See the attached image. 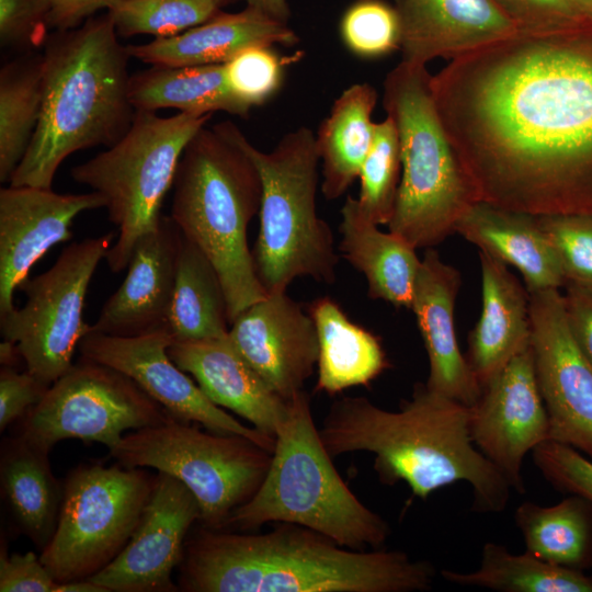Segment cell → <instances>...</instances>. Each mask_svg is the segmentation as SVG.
<instances>
[{"label": "cell", "mask_w": 592, "mask_h": 592, "mask_svg": "<svg viewBox=\"0 0 592 592\" xmlns=\"http://www.w3.org/2000/svg\"><path fill=\"white\" fill-rule=\"evenodd\" d=\"M430 87L480 201L592 212V23L519 31L449 60Z\"/></svg>", "instance_id": "6da1fadb"}, {"label": "cell", "mask_w": 592, "mask_h": 592, "mask_svg": "<svg viewBox=\"0 0 592 592\" xmlns=\"http://www.w3.org/2000/svg\"><path fill=\"white\" fill-rule=\"evenodd\" d=\"M180 565L179 589L189 592H419L436 573L403 551L346 548L291 523L262 534L205 526Z\"/></svg>", "instance_id": "7a4b0ae2"}, {"label": "cell", "mask_w": 592, "mask_h": 592, "mask_svg": "<svg viewBox=\"0 0 592 592\" xmlns=\"http://www.w3.org/2000/svg\"><path fill=\"white\" fill-rule=\"evenodd\" d=\"M470 413V407L418 383L397 411L382 409L365 397L335 400L319 434L332 458L372 453L382 483L402 481L425 500L442 487L464 481L471 487L474 510L501 512L512 487L474 444Z\"/></svg>", "instance_id": "3957f363"}, {"label": "cell", "mask_w": 592, "mask_h": 592, "mask_svg": "<svg viewBox=\"0 0 592 592\" xmlns=\"http://www.w3.org/2000/svg\"><path fill=\"white\" fill-rule=\"evenodd\" d=\"M43 58L39 121L10 185L52 189L66 158L113 146L136 113L128 96L130 56L107 12L48 35Z\"/></svg>", "instance_id": "277c9868"}, {"label": "cell", "mask_w": 592, "mask_h": 592, "mask_svg": "<svg viewBox=\"0 0 592 592\" xmlns=\"http://www.w3.org/2000/svg\"><path fill=\"white\" fill-rule=\"evenodd\" d=\"M232 122L202 127L189 141L173 183L171 219L215 266L227 299L229 323L267 294L248 246L259 214L260 173Z\"/></svg>", "instance_id": "5b68a950"}, {"label": "cell", "mask_w": 592, "mask_h": 592, "mask_svg": "<svg viewBox=\"0 0 592 592\" xmlns=\"http://www.w3.org/2000/svg\"><path fill=\"white\" fill-rule=\"evenodd\" d=\"M269 522L300 525L356 550L377 549L390 535L388 523L337 471L304 390L288 400L262 483L231 512L225 527L251 531Z\"/></svg>", "instance_id": "8992f818"}, {"label": "cell", "mask_w": 592, "mask_h": 592, "mask_svg": "<svg viewBox=\"0 0 592 592\" xmlns=\"http://www.w3.org/2000/svg\"><path fill=\"white\" fill-rule=\"evenodd\" d=\"M426 66L400 61L385 78L383 104L397 127L401 177L389 232L433 248L480 201L436 112Z\"/></svg>", "instance_id": "52a82bcc"}, {"label": "cell", "mask_w": 592, "mask_h": 592, "mask_svg": "<svg viewBox=\"0 0 592 592\" xmlns=\"http://www.w3.org/2000/svg\"><path fill=\"white\" fill-rule=\"evenodd\" d=\"M239 139L262 182L260 228L252 250L257 276L266 294L286 292L297 277L332 284L339 255L330 226L318 216L316 134L300 126L269 152Z\"/></svg>", "instance_id": "ba28073f"}, {"label": "cell", "mask_w": 592, "mask_h": 592, "mask_svg": "<svg viewBox=\"0 0 592 592\" xmlns=\"http://www.w3.org/2000/svg\"><path fill=\"white\" fill-rule=\"evenodd\" d=\"M212 116L136 111L117 143L71 169L73 181L105 198L109 220L118 230L105 257L112 272L125 270L136 242L160 225L183 151Z\"/></svg>", "instance_id": "9c48e42d"}, {"label": "cell", "mask_w": 592, "mask_h": 592, "mask_svg": "<svg viewBox=\"0 0 592 592\" xmlns=\"http://www.w3.org/2000/svg\"><path fill=\"white\" fill-rule=\"evenodd\" d=\"M125 467H151L184 483L204 526L223 530L262 483L272 452L238 434L203 432L173 417L125 434L110 449Z\"/></svg>", "instance_id": "30bf717a"}, {"label": "cell", "mask_w": 592, "mask_h": 592, "mask_svg": "<svg viewBox=\"0 0 592 592\" xmlns=\"http://www.w3.org/2000/svg\"><path fill=\"white\" fill-rule=\"evenodd\" d=\"M140 467L83 465L62 485L55 533L39 559L59 582L89 580L125 547L151 496Z\"/></svg>", "instance_id": "8fae6325"}, {"label": "cell", "mask_w": 592, "mask_h": 592, "mask_svg": "<svg viewBox=\"0 0 592 592\" xmlns=\"http://www.w3.org/2000/svg\"><path fill=\"white\" fill-rule=\"evenodd\" d=\"M114 237L111 231L67 246L52 267L19 285L24 306L0 315L2 339L16 345L26 369L48 386L72 366L91 329L83 319L87 292Z\"/></svg>", "instance_id": "7c38bea8"}, {"label": "cell", "mask_w": 592, "mask_h": 592, "mask_svg": "<svg viewBox=\"0 0 592 592\" xmlns=\"http://www.w3.org/2000/svg\"><path fill=\"white\" fill-rule=\"evenodd\" d=\"M171 417L132 378L104 364L81 357L20 419L19 435L50 451L69 439L115 447L127 430Z\"/></svg>", "instance_id": "4fadbf2b"}, {"label": "cell", "mask_w": 592, "mask_h": 592, "mask_svg": "<svg viewBox=\"0 0 592 592\" xmlns=\"http://www.w3.org/2000/svg\"><path fill=\"white\" fill-rule=\"evenodd\" d=\"M531 348L549 440L592 459V365L569 329L559 289L530 293Z\"/></svg>", "instance_id": "5bb4252c"}, {"label": "cell", "mask_w": 592, "mask_h": 592, "mask_svg": "<svg viewBox=\"0 0 592 592\" xmlns=\"http://www.w3.org/2000/svg\"><path fill=\"white\" fill-rule=\"evenodd\" d=\"M173 341L168 328L134 337L90 330L78 350L81 357L127 375L174 419L201 423L210 432L242 435L273 453L274 437L225 412L171 360L168 349Z\"/></svg>", "instance_id": "9a60e30c"}, {"label": "cell", "mask_w": 592, "mask_h": 592, "mask_svg": "<svg viewBox=\"0 0 592 592\" xmlns=\"http://www.w3.org/2000/svg\"><path fill=\"white\" fill-rule=\"evenodd\" d=\"M470 409L474 444L513 490L524 493V458L549 440V418L537 384L531 343L482 388Z\"/></svg>", "instance_id": "2e32d148"}, {"label": "cell", "mask_w": 592, "mask_h": 592, "mask_svg": "<svg viewBox=\"0 0 592 592\" xmlns=\"http://www.w3.org/2000/svg\"><path fill=\"white\" fill-rule=\"evenodd\" d=\"M201 520L198 502L177 478L158 473L139 522L122 551L89 581L106 592H173L171 574L186 536Z\"/></svg>", "instance_id": "e0dca14e"}, {"label": "cell", "mask_w": 592, "mask_h": 592, "mask_svg": "<svg viewBox=\"0 0 592 592\" xmlns=\"http://www.w3.org/2000/svg\"><path fill=\"white\" fill-rule=\"evenodd\" d=\"M105 205L94 191L59 194L29 185L0 190V315L14 308V291L31 267L52 247L72 237L73 219Z\"/></svg>", "instance_id": "ac0fdd59"}, {"label": "cell", "mask_w": 592, "mask_h": 592, "mask_svg": "<svg viewBox=\"0 0 592 592\" xmlns=\"http://www.w3.org/2000/svg\"><path fill=\"white\" fill-rule=\"evenodd\" d=\"M239 353L285 400L303 390L318 363L315 322L286 292L267 294L230 323Z\"/></svg>", "instance_id": "d6986e66"}, {"label": "cell", "mask_w": 592, "mask_h": 592, "mask_svg": "<svg viewBox=\"0 0 592 592\" xmlns=\"http://www.w3.org/2000/svg\"><path fill=\"white\" fill-rule=\"evenodd\" d=\"M182 232L171 217L135 244L127 274L103 305L91 331L134 337L168 328Z\"/></svg>", "instance_id": "ffe728a7"}, {"label": "cell", "mask_w": 592, "mask_h": 592, "mask_svg": "<svg viewBox=\"0 0 592 592\" xmlns=\"http://www.w3.org/2000/svg\"><path fill=\"white\" fill-rule=\"evenodd\" d=\"M460 273L428 248L417 274L410 309L429 360L426 387L473 407L482 388L460 352L455 329V303Z\"/></svg>", "instance_id": "44dd1931"}, {"label": "cell", "mask_w": 592, "mask_h": 592, "mask_svg": "<svg viewBox=\"0 0 592 592\" xmlns=\"http://www.w3.org/2000/svg\"><path fill=\"white\" fill-rule=\"evenodd\" d=\"M402 61L453 60L519 32L493 0H398Z\"/></svg>", "instance_id": "7402d4cb"}, {"label": "cell", "mask_w": 592, "mask_h": 592, "mask_svg": "<svg viewBox=\"0 0 592 592\" xmlns=\"http://www.w3.org/2000/svg\"><path fill=\"white\" fill-rule=\"evenodd\" d=\"M171 360L191 375L203 392L275 439L288 412V401L273 391L235 348L229 337L173 341Z\"/></svg>", "instance_id": "603a6c76"}, {"label": "cell", "mask_w": 592, "mask_h": 592, "mask_svg": "<svg viewBox=\"0 0 592 592\" xmlns=\"http://www.w3.org/2000/svg\"><path fill=\"white\" fill-rule=\"evenodd\" d=\"M482 307L467 362L481 388L531 343L530 293L498 259L479 251Z\"/></svg>", "instance_id": "cb8c5ba5"}, {"label": "cell", "mask_w": 592, "mask_h": 592, "mask_svg": "<svg viewBox=\"0 0 592 592\" xmlns=\"http://www.w3.org/2000/svg\"><path fill=\"white\" fill-rule=\"evenodd\" d=\"M298 36L287 23L251 8L236 13L218 12L208 21L171 37L126 45L130 58L150 66L184 67L225 64L251 46H291Z\"/></svg>", "instance_id": "d4e9b609"}, {"label": "cell", "mask_w": 592, "mask_h": 592, "mask_svg": "<svg viewBox=\"0 0 592 592\" xmlns=\"http://www.w3.org/2000/svg\"><path fill=\"white\" fill-rule=\"evenodd\" d=\"M455 232L479 251L514 266L528 293L559 289L567 284L560 262L536 215L479 201L459 219Z\"/></svg>", "instance_id": "484cf974"}, {"label": "cell", "mask_w": 592, "mask_h": 592, "mask_svg": "<svg viewBox=\"0 0 592 592\" xmlns=\"http://www.w3.org/2000/svg\"><path fill=\"white\" fill-rule=\"evenodd\" d=\"M341 216L339 250L364 274L368 296L410 309L421 264L417 249L398 236L379 230L378 225L363 215L357 200L351 195L345 198Z\"/></svg>", "instance_id": "4316f807"}, {"label": "cell", "mask_w": 592, "mask_h": 592, "mask_svg": "<svg viewBox=\"0 0 592 592\" xmlns=\"http://www.w3.org/2000/svg\"><path fill=\"white\" fill-rule=\"evenodd\" d=\"M318 337L319 355L315 391L339 394L367 386L390 367L380 340L353 322L330 297L315 299L308 310Z\"/></svg>", "instance_id": "83f0119b"}, {"label": "cell", "mask_w": 592, "mask_h": 592, "mask_svg": "<svg viewBox=\"0 0 592 592\" xmlns=\"http://www.w3.org/2000/svg\"><path fill=\"white\" fill-rule=\"evenodd\" d=\"M48 454L19 434L1 448L3 499L20 531L39 550L55 533L62 500L64 486L52 471Z\"/></svg>", "instance_id": "f1b7e54d"}, {"label": "cell", "mask_w": 592, "mask_h": 592, "mask_svg": "<svg viewBox=\"0 0 592 592\" xmlns=\"http://www.w3.org/2000/svg\"><path fill=\"white\" fill-rule=\"evenodd\" d=\"M377 92L367 82L353 83L334 100L316 133L322 167L321 191L333 201L358 178L375 134L372 121Z\"/></svg>", "instance_id": "f546056e"}, {"label": "cell", "mask_w": 592, "mask_h": 592, "mask_svg": "<svg viewBox=\"0 0 592 592\" xmlns=\"http://www.w3.org/2000/svg\"><path fill=\"white\" fill-rule=\"evenodd\" d=\"M128 96L135 111L175 109L193 115L226 112L247 117L252 109L230 91L224 64L151 66L130 75Z\"/></svg>", "instance_id": "4dcf8cb0"}, {"label": "cell", "mask_w": 592, "mask_h": 592, "mask_svg": "<svg viewBox=\"0 0 592 592\" xmlns=\"http://www.w3.org/2000/svg\"><path fill=\"white\" fill-rule=\"evenodd\" d=\"M525 550L549 563L574 570L592 568V502L569 494L545 506L525 501L514 512Z\"/></svg>", "instance_id": "1f68e13d"}, {"label": "cell", "mask_w": 592, "mask_h": 592, "mask_svg": "<svg viewBox=\"0 0 592 592\" xmlns=\"http://www.w3.org/2000/svg\"><path fill=\"white\" fill-rule=\"evenodd\" d=\"M228 306L220 277L203 251L182 235L168 329L174 341L228 335Z\"/></svg>", "instance_id": "d6a6232c"}, {"label": "cell", "mask_w": 592, "mask_h": 592, "mask_svg": "<svg viewBox=\"0 0 592 592\" xmlns=\"http://www.w3.org/2000/svg\"><path fill=\"white\" fill-rule=\"evenodd\" d=\"M447 582L499 592H592V576L556 566L528 551L512 554L489 542L482 547L480 566L473 572L442 570Z\"/></svg>", "instance_id": "836d02e7"}, {"label": "cell", "mask_w": 592, "mask_h": 592, "mask_svg": "<svg viewBox=\"0 0 592 592\" xmlns=\"http://www.w3.org/2000/svg\"><path fill=\"white\" fill-rule=\"evenodd\" d=\"M43 53H24L0 70V181L10 182L36 130L43 95Z\"/></svg>", "instance_id": "e575fe53"}, {"label": "cell", "mask_w": 592, "mask_h": 592, "mask_svg": "<svg viewBox=\"0 0 592 592\" xmlns=\"http://www.w3.org/2000/svg\"><path fill=\"white\" fill-rule=\"evenodd\" d=\"M401 177L400 144L390 116L376 123L372 147L363 161L358 179L360 210L376 225H388L397 201Z\"/></svg>", "instance_id": "d590c367"}, {"label": "cell", "mask_w": 592, "mask_h": 592, "mask_svg": "<svg viewBox=\"0 0 592 592\" xmlns=\"http://www.w3.org/2000/svg\"><path fill=\"white\" fill-rule=\"evenodd\" d=\"M121 37L175 36L200 25L219 9L203 0H118L106 11Z\"/></svg>", "instance_id": "8d00e7d4"}, {"label": "cell", "mask_w": 592, "mask_h": 592, "mask_svg": "<svg viewBox=\"0 0 592 592\" xmlns=\"http://www.w3.org/2000/svg\"><path fill=\"white\" fill-rule=\"evenodd\" d=\"M340 33L345 46L361 57H380L400 48L397 9L379 0H361L350 7Z\"/></svg>", "instance_id": "74e56055"}, {"label": "cell", "mask_w": 592, "mask_h": 592, "mask_svg": "<svg viewBox=\"0 0 592 592\" xmlns=\"http://www.w3.org/2000/svg\"><path fill=\"white\" fill-rule=\"evenodd\" d=\"M537 221L567 283L592 285V212L538 215Z\"/></svg>", "instance_id": "f35d334b"}, {"label": "cell", "mask_w": 592, "mask_h": 592, "mask_svg": "<svg viewBox=\"0 0 592 592\" xmlns=\"http://www.w3.org/2000/svg\"><path fill=\"white\" fill-rule=\"evenodd\" d=\"M272 47H248L224 64L230 91L250 107L266 102L282 83L285 60Z\"/></svg>", "instance_id": "ab89813d"}, {"label": "cell", "mask_w": 592, "mask_h": 592, "mask_svg": "<svg viewBox=\"0 0 592 592\" xmlns=\"http://www.w3.org/2000/svg\"><path fill=\"white\" fill-rule=\"evenodd\" d=\"M534 465L556 490L592 502V459L571 446L546 441L532 451Z\"/></svg>", "instance_id": "60d3db41"}, {"label": "cell", "mask_w": 592, "mask_h": 592, "mask_svg": "<svg viewBox=\"0 0 592 592\" xmlns=\"http://www.w3.org/2000/svg\"><path fill=\"white\" fill-rule=\"evenodd\" d=\"M49 0H0V44L31 53L48 37Z\"/></svg>", "instance_id": "b9f144b4"}, {"label": "cell", "mask_w": 592, "mask_h": 592, "mask_svg": "<svg viewBox=\"0 0 592 592\" xmlns=\"http://www.w3.org/2000/svg\"><path fill=\"white\" fill-rule=\"evenodd\" d=\"M0 591L1 592H106L93 582H59L39 557L33 551L23 555L1 549L0 554Z\"/></svg>", "instance_id": "7bdbcfd3"}, {"label": "cell", "mask_w": 592, "mask_h": 592, "mask_svg": "<svg viewBox=\"0 0 592 592\" xmlns=\"http://www.w3.org/2000/svg\"><path fill=\"white\" fill-rule=\"evenodd\" d=\"M493 1L520 32H553L592 23L572 0Z\"/></svg>", "instance_id": "ee69618b"}, {"label": "cell", "mask_w": 592, "mask_h": 592, "mask_svg": "<svg viewBox=\"0 0 592 592\" xmlns=\"http://www.w3.org/2000/svg\"><path fill=\"white\" fill-rule=\"evenodd\" d=\"M48 387L27 369L19 373L14 367L1 366L0 431L22 419L42 400Z\"/></svg>", "instance_id": "f6af8a7d"}, {"label": "cell", "mask_w": 592, "mask_h": 592, "mask_svg": "<svg viewBox=\"0 0 592 592\" xmlns=\"http://www.w3.org/2000/svg\"><path fill=\"white\" fill-rule=\"evenodd\" d=\"M563 307L571 334L592 365V285L568 282Z\"/></svg>", "instance_id": "bcb514c9"}, {"label": "cell", "mask_w": 592, "mask_h": 592, "mask_svg": "<svg viewBox=\"0 0 592 592\" xmlns=\"http://www.w3.org/2000/svg\"><path fill=\"white\" fill-rule=\"evenodd\" d=\"M49 29L67 31L81 25L100 10H109L118 0H49Z\"/></svg>", "instance_id": "7dc6e473"}, {"label": "cell", "mask_w": 592, "mask_h": 592, "mask_svg": "<svg viewBox=\"0 0 592 592\" xmlns=\"http://www.w3.org/2000/svg\"><path fill=\"white\" fill-rule=\"evenodd\" d=\"M251 8L273 20L287 23L291 10L287 0H246Z\"/></svg>", "instance_id": "c3c4849f"}, {"label": "cell", "mask_w": 592, "mask_h": 592, "mask_svg": "<svg viewBox=\"0 0 592 592\" xmlns=\"http://www.w3.org/2000/svg\"><path fill=\"white\" fill-rule=\"evenodd\" d=\"M21 357L19 350L12 342L3 340L0 344V362L2 366H11Z\"/></svg>", "instance_id": "681fc988"}, {"label": "cell", "mask_w": 592, "mask_h": 592, "mask_svg": "<svg viewBox=\"0 0 592 592\" xmlns=\"http://www.w3.org/2000/svg\"><path fill=\"white\" fill-rule=\"evenodd\" d=\"M580 12L592 22V0H572Z\"/></svg>", "instance_id": "f907efd6"}, {"label": "cell", "mask_w": 592, "mask_h": 592, "mask_svg": "<svg viewBox=\"0 0 592 592\" xmlns=\"http://www.w3.org/2000/svg\"><path fill=\"white\" fill-rule=\"evenodd\" d=\"M209 4H212L213 7L219 9L220 7L227 4L229 1L231 0H203Z\"/></svg>", "instance_id": "816d5d0a"}]
</instances>
